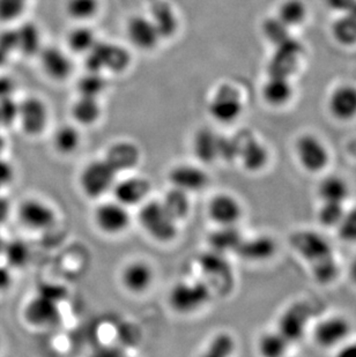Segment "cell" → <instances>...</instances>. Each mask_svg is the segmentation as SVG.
Wrapping results in <instances>:
<instances>
[{
	"instance_id": "f5cc1de1",
	"label": "cell",
	"mask_w": 356,
	"mask_h": 357,
	"mask_svg": "<svg viewBox=\"0 0 356 357\" xmlns=\"http://www.w3.org/2000/svg\"><path fill=\"white\" fill-rule=\"evenodd\" d=\"M124 351L117 347H102L96 349L91 357H123Z\"/></svg>"
},
{
	"instance_id": "f907efd6",
	"label": "cell",
	"mask_w": 356,
	"mask_h": 357,
	"mask_svg": "<svg viewBox=\"0 0 356 357\" xmlns=\"http://www.w3.org/2000/svg\"><path fill=\"white\" fill-rule=\"evenodd\" d=\"M13 178V165L5 161V160L0 159V190L10 184Z\"/></svg>"
},
{
	"instance_id": "91938a15",
	"label": "cell",
	"mask_w": 356,
	"mask_h": 357,
	"mask_svg": "<svg viewBox=\"0 0 356 357\" xmlns=\"http://www.w3.org/2000/svg\"><path fill=\"white\" fill-rule=\"evenodd\" d=\"M347 15H350L352 19L356 22V1L352 5L350 10L346 12Z\"/></svg>"
},
{
	"instance_id": "bcb514c9",
	"label": "cell",
	"mask_w": 356,
	"mask_h": 357,
	"mask_svg": "<svg viewBox=\"0 0 356 357\" xmlns=\"http://www.w3.org/2000/svg\"><path fill=\"white\" fill-rule=\"evenodd\" d=\"M29 0H0V21L13 22L27 10Z\"/></svg>"
},
{
	"instance_id": "d6986e66",
	"label": "cell",
	"mask_w": 356,
	"mask_h": 357,
	"mask_svg": "<svg viewBox=\"0 0 356 357\" xmlns=\"http://www.w3.org/2000/svg\"><path fill=\"white\" fill-rule=\"evenodd\" d=\"M17 215L21 223L31 230L49 229L56 221L54 209L38 199L24 200L19 207Z\"/></svg>"
},
{
	"instance_id": "ffe728a7",
	"label": "cell",
	"mask_w": 356,
	"mask_h": 357,
	"mask_svg": "<svg viewBox=\"0 0 356 357\" xmlns=\"http://www.w3.org/2000/svg\"><path fill=\"white\" fill-rule=\"evenodd\" d=\"M24 314L27 323L36 327L54 326L61 320L59 303L38 294L28 302Z\"/></svg>"
},
{
	"instance_id": "836d02e7",
	"label": "cell",
	"mask_w": 356,
	"mask_h": 357,
	"mask_svg": "<svg viewBox=\"0 0 356 357\" xmlns=\"http://www.w3.org/2000/svg\"><path fill=\"white\" fill-rule=\"evenodd\" d=\"M242 239V234L236 226H220L209 235V243L211 250L225 255L232 251L235 252Z\"/></svg>"
},
{
	"instance_id": "11a10c76",
	"label": "cell",
	"mask_w": 356,
	"mask_h": 357,
	"mask_svg": "<svg viewBox=\"0 0 356 357\" xmlns=\"http://www.w3.org/2000/svg\"><path fill=\"white\" fill-rule=\"evenodd\" d=\"M13 91V81L8 78H0V100L10 98Z\"/></svg>"
},
{
	"instance_id": "b9f144b4",
	"label": "cell",
	"mask_w": 356,
	"mask_h": 357,
	"mask_svg": "<svg viewBox=\"0 0 356 357\" xmlns=\"http://www.w3.org/2000/svg\"><path fill=\"white\" fill-rule=\"evenodd\" d=\"M306 17V8L301 0H287L280 7L279 19L288 27L302 24Z\"/></svg>"
},
{
	"instance_id": "7bdbcfd3",
	"label": "cell",
	"mask_w": 356,
	"mask_h": 357,
	"mask_svg": "<svg viewBox=\"0 0 356 357\" xmlns=\"http://www.w3.org/2000/svg\"><path fill=\"white\" fill-rule=\"evenodd\" d=\"M345 212H346V209L343 207V204L322 202V205L317 212V219H318L320 226L336 229L343 219Z\"/></svg>"
},
{
	"instance_id": "94428289",
	"label": "cell",
	"mask_w": 356,
	"mask_h": 357,
	"mask_svg": "<svg viewBox=\"0 0 356 357\" xmlns=\"http://www.w3.org/2000/svg\"><path fill=\"white\" fill-rule=\"evenodd\" d=\"M350 154L353 156L354 160L356 161V140L352 142V145L350 146Z\"/></svg>"
},
{
	"instance_id": "52a82bcc",
	"label": "cell",
	"mask_w": 356,
	"mask_h": 357,
	"mask_svg": "<svg viewBox=\"0 0 356 357\" xmlns=\"http://www.w3.org/2000/svg\"><path fill=\"white\" fill-rule=\"evenodd\" d=\"M211 288L202 281L176 283L169 294V304L178 314H192L209 303Z\"/></svg>"
},
{
	"instance_id": "e0dca14e",
	"label": "cell",
	"mask_w": 356,
	"mask_h": 357,
	"mask_svg": "<svg viewBox=\"0 0 356 357\" xmlns=\"http://www.w3.org/2000/svg\"><path fill=\"white\" fill-rule=\"evenodd\" d=\"M222 135L214 128L200 126L193 132L191 149L195 159L202 165H209L220 160Z\"/></svg>"
},
{
	"instance_id": "9c48e42d",
	"label": "cell",
	"mask_w": 356,
	"mask_h": 357,
	"mask_svg": "<svg viewBox=\"0 0 356 357\" xmlns=\"http://www.w3.org/2000/svg\"><path fill=\"white\" fill-rule=\"evenodd\" d=\"M352 324L340 314L324 318L316 324L313 331L315 344L324 349H336L350 339Z\"/></svg>"
},
{
	"instance_id": "4dcf8cb0",
	"label": "cell",
	"mask_w": 356,
	"mask_h": 357,
	"mask_svg": "<svg viewBox=\"0 0 356 357\" xmlns=\"http://www.w3.org/2000/svg\"><path fill=\"white\" fill-rule=\"evenodd\" d=\"M17 51L26 57H37L43 45L42 33L34 22H24L15 29Z\"/></svg>"
},
{
	"instance_id": "6da1fadb",
	"label": "cell",
	"mask_w": 356,
	"mask_h": 357,
	"mask_svg": "<svg viewBox=\"0 0 356 357\" xmlns=\"http://www.w3.org/2000/svg\"><path fill=\"white\" fill-rule=\"evenodd\" d=\"M84 70L107 77H121L133 65V51L126 43L98 40L94 49L84 57Z\"/></svg>"
},
{
	"instance_id": "6f0895ef",
	"label": "cell",
	"mask_w": 356,
	"mask_h": 357,
	"mask_svg": "<svg viewBox=\"0 0 356 357\" xmlns=\"http://www.w3.org/2000/svg\"><path fill=\"white\" fill-rule=\"evenodd\" d=\"M10 205L8 200L3 197H0V225H3L10 215Z\"/></svg>"
},
{
	"instance_id": "74e56055",
	"label": "cell",
	"mask_w": 356,
	"mask_h": 357,
	"mask_svg": "<svg viewBox=\"0 0 356 357\" xmlns=\"http://www.w3.org/2000/svg\"><path fill=\"white\" fill-rule=\"evenodd\" d=\"M292 86L288 79L283 77H271L262 88V95L266 101L272 105H283L292 96Z\"/></svg>"
},
{
	"instance_id": "83f0119b",
	"label": "cell",
	"mask_w": 356,
	"mask_h": 357,
	"mask_svg": "<svg viewBox=\"0 0 356 357\" xmlns=\"http://www.w3.org/2000/svg\"><path fill=\"white\" fill-rule=\"evenodd\" d=\"M154 273L151 267L144 261H132L121 273V282L125 288L133 294H142L151 286Z\"/></svg>"
},
{
	"instance_id": "3957f363",
	"label": "cell",
	"mask_w": 356,
	"mask_h": 357,
	"mask_svg": "<svg viewBox=\"0 0 356 357\" xmlns=\"http://www.w3.org/2000/svg\"><path fill=\"white\" fill-rule=\"evenodd\" d=\"M125 40L132 51L151 54L158 51L163 40L147 13L131 14L125 20Z\"/></svg>"
},
{
	"instance_id": "5bb4252c",
	"label": "cell",
	"mask_w": 356,
	"mask_h": 357,
	"mask_svg": "<svg viewBox=\"0 0 356 357\" xmlns=\"http://www.w3.org/2000/svg\"><path fill=\"white\" fill-rule=\"evenodd\" d=\"M68 116L70 121L82 130L94 128L105 117L103 100L75 95L68 107Z\"/></svg>"
},
{
	"instance_id": "1f68e13d",
	"label": "cell",
	"mask_w": 356,
	"mask_h": 357,
	"mask_svg": "<svg viewBox=\"0 0 356 357\" xmlns=\"http://www.w3.org/2000/svg\"><path fill=\"white\" fill-rule=\"evenodd\" d=\"M199 265L206 277L214 280L215 283L223 281L225 284H229L232 281V268L222 253L215 252L213 250L202 253L199 258Z\"/></svg>"
},
{
	"instance_id": "484cf974",
	"label": "cell",
	"mask_w": 356,
	"mask_h": 357,
	"mask_svg": "<svg viewBox=\"0 0 356 357\" xmlns=\"http://www.w3.org/2000/svg\"><path fill=\"white\" fill-rule=\"evenodd\" d=\"M301 52V45L295 40L289 38L287 42L278 47L276 56L269 64L271 77H283L288 78V75L295 71L297 68V58Z\"/></svg>"
},
{
	"instance_id": "ba28073f",
	"label": "cell",
	"mask_w": 356,
	"mask_h": 357,
	"mask_svg": "<svg viewBox=\"0 0 356 357\" xmlns=\"http://www.w3.org/2000/svg\"><path fill=\"white\" fill-rule=\"evenodd\" d=\"M117 174L105 159L93 160L84 165L79 183L81 190L89 198H100L114 188Z\"/></svg>"
},
{
	"instance_id": "603a6c76",
	"label": "cell",
	"mask_w": 356,
	"mask_h": 357,
	"mask_svg": "<svg viewBox=\"0 0 356 357\" xmlns=\"http://www.w3.org/2000/svg\"><path fill=\"white\" fill-rule=\"evenodd\" d=\"M151 184L147 179L140 176H130L114 183V191L116 202H121L125 207L138 205L147 197Z\"/></svg>"
},
{
	"instance_id": "7dc6e473",
	"label": "cell",
	"mask_w": 356,
	"mask_h": 357,
	"mask_svg": "<svg viewBox=\"0 0 356 357\" xmlns=\"http://www.w3.org/2000/svg\"><path fill=\"white\" fill-rule=\"evenodd\" d=\"M336 230L343 242L356 244V207L345 212Z\"/></svg>"
},
{
	"instance_id": "8d00e7d4",
	"label": "cell",
	"mask_w": 356,
	"mask_h": 357,
	"mask_svg": "<svg viewBox=\"0 0 356 357\" xmlns=\"http://www.w3.org/2000/svg\"><path fill=\"white\" fill-rule=\"evenodd\" d=\"M289 342L279 331L262 334L258 341L259 355L262 357H285L288 353Z\"/></svg>"
},
{
	"instance_id": "2e32d148",
	"label": "cell",
	"mask_w": 356,
	"mask_h": 357,
	"mask_svg": "<svg viewBox=\"0 0 356 357\" xmlns=\"http://www.w3.org/2000/svg\"><path fill=\"white\" fill-rule=\"evenodd\" d=\"M169 181L172 188L184 192H199L209 185L207 172L198 165L178 163L169 172Z\"/></svg>"
},
{
	"instance_id": "d4e9b609",
	"label": "cell",
	"mask_w": 356,
	"mask_h": 357,
	"mask_svg": "<svg viewBox=\"0 0 356 357\" xmlns=\"http://www.w3.org/2000/svg\"><path fill=\"white\" fill-rule=\"evenodd\" d=\"M51 142L59 155H73L82 144V128L73 124L71 121L59 124L52 132Z\"/></svg>"
},
{
	"instance_id": "d6a6232c",
	"label": "cell",
	"mask_w": 356,
	"mask_h": 357,
	"mask_svg": "<svg viewBox=\"0 0 356 357\" xmlns=\"http://www.w3.org/2000/svg\"><path fill=\"white\" fill-rule=\"evenodd\" d=\"M75 95L103 100L109 89V77L98 72L86 71L74 79Z\"/></svg>"
},
{
	"instance_id": "f546056e",
	"label": "cell",
	"mask_w": 356,
	"mask_h": 357,
	"mask_svg": "<svg viewBox=\"0 0 356 357\" xmlns=\"http://www.w3.org/2000/svg\"><path fill=\"white\" fill-rule=\"evenodd\" d=\"M329 110L336 119L348 121L356 116V88L341 86L329 98Z\"/></svg>"
},
{
	"instance_id": "d590c367",
	"label": "cell",
	"mask_w": 356,
	"mask_h": 357,
	"mask_svg": "<svg viewBox=\"0 0 356 357\" xmlns=\"http://www.w3.org/2000/svg\"><path fill=\"white\" fill-rule=\"evenodd\" d=\"M165 211L176 222L184 220L190 213V199L188 193L181 191V190L172 188L165 193L163 200L161 202Z\"/></svg>"
},
{
	"instance_id": "7c38bea8",
	"label": "cell",
	"mask_w": 356,
	"mask_h": 357,
	"mask_svg": "<svg viewBox=\"0 0 356 357\" xmlns=\"http://www.w3.org/2000/svg\"><path fill=\"white\" fill-rule=\"evenodd\" d=\"M103 159L116 174L131 172L142 161V151L135 142L119 139L107 146Z\"/></svg>"
},
{
	"instance_id": "e575fe53",
	"label": "cell",
	"mask_w": 356,
	"mask_h": 357,
	"mask_svg": "<svg viewBox=\"0 0 356 357\" xmlns=\"http://www.w3.org/2000/svg\"><path fill=\"white\" fill-rule=\"evenodd\" d=\"M318 197L322 202L345 204L350 197V186L339 176H327L318 185Z\"/></svg>"
},
{
	"instance_id": "f35d334b",
	"label": "cell",
	"mask_w": 356,
	"mask_h": 357,
	"mask_svg": "<svg viewBox=\"0 0 356 357\" xmlns=\"http://www.w3.org/2000/svg\"><path fill=\"white\" fill-rule=\"evenodd\" d=\"M3 255L10 267L22 268L29 263L31 259V248L22 239H12L6 242Z\"/></svg>"
},
{
	"instance_id": "cb8c5ba5",
	"label": "cell",
	"mask_w": 356,
	"mask_h": 357,
	"mask_svg": "<svg viewBox=\"0 0 356 357\" xmlns=\"http://www.w3.org/2000/svg\"><path fill=\"white\" fill-rule=\"evenodd\" d=\"M235 252L246 261L264 263L276 255V241L267 235L243 238Z\"/></svg>"
},
{
	"instance_id": "6125c7cd",
	"label": "cell",
	"mask_w": 356,
	"mask_h": 357,
	"mask_svg": "<svg viewBox=\"0 0 356 357\" xmlns=\"http://www.w3.org/2000/svg\"><path fill=\"white\" fill-rule=\"evenodd\" d=\"M5 244H6V241L3 239V237L1 236V234H0V256L3 255V248H5Z\"/></svg>"
},
{
	"instance_id": "7a4b0ae2",
	"label": "cell",
	"mask_w": 356,
	"mask_h": 357,
	"mask_svg": "<svg viewBox=\"0 0 356 357\" xmlns=\"http://www.w3.org/2000/svg\"><path fill=\"white\" fill-rule=\"evenodd\" d=\"M243 109L242 93L230 82L218 84L207 100V112L218 124L235 123L242 116Z\"/></svg>"
},
{
	"instance_id": "c3c4849f",
	"label": "cell",
	"mask_w": 356,
	"mask_h": 357,
	"mask_svg": "<svg viewBox=\"0 0 356 357\" xmlns=\"http://www.w3.org/2000/svg\"><path fill=\"white\" fill-rule=\"evenodd\" d=\"M14 51H17L15 29H7L0 33V66L6 63Z\"/></svg>"
},
{
	"instance_id": "ac0fdd59",
	"label": "cell",
	"mask_w": 356,
	"mask_h": 357,
	"mask_svg": "<svg viewBox=\"0 0 356 357\" xmlns=\"http://www.w3.org/2000/svg\"><path fill=\"white\" fill-rule=\"evenodd\" d=\"M95 222L103 233L109 235L123 233L130 225L128 207L118 202L102 204L95 212Z\"/></svg>"
},
{
	"instance_id": "5b68a950",
	"label": "cell",
	"mask_w": 356,
	"mask_h": 357,
	"mask_svg": "<svg viewBox=\"0 0 356 357\" xmlns=\"http://www.w3.org/2000/svg\"><path fill=\"white\" fill-rule=\"evenodd\" d=\"M139 222L144 231L158 242H172L177 236V222L169 215L161 202H146L139 213Z\"/></svg>"
},
{
	"instance_id": "ab89813d",
	"label": "cell",
	"mask_w": 356,
	"mask_h": 357,
	"mask_svg": "<svg viewBox=\"0 0 356 357\" xmlns=\"http://www.w3.org/2000/svg\"><path fill=\"white\" fill-rule=\"evenodd\" d=\"M235 349V339L232 334L221 332L213 337L205 351L199 357H232Z\"/></svg>"
},
{
	"instance_id": "db71d44e",
	"label": "cell",
	"mask_w": 356,
	"mask_h": 357,
	"mask_svg": "<svg viewBox=\"0 0 356 357\" xmlns=\"http://www.w3.org/2000/svg\"><path fill=\"white\" fill-rule=\"evenodd\" d=\"M334 357H356V342H345L343 346L336 348Z\"/></svg>"
},
{
	"instance_id": "681fc988",
	"label": "cell",
	"mask_w": 356,
	"mask_h": 357,
	"mask_svg": "<svg viewBox=\"0 0 356 357\" xmlns=\"http://www.w3.org/2000/svg\"><path fill=\"white\" fill-rule=\"evenodd\" d=\"M37 294L40 296L47 297L49 300L54 301L57 303H61V301L65 300L68 296V290L61 284L44 283V284H40L38 287Z\"/></svg>"
},
{
	"instance_id": "60d3db41",
	"label": "cell",
	"mask_w": 356,
	"mask_h": 357,
	"mask_svg": "<svg viewBox=\"0 0 356 357\" xmlns=\"http://www.w3.org/2000/svg\"><path fill=\"white\" fill-rule=\"evenodd\" d=\"M313 279L320 284H329L339 275V264L336 263L334 255L325 259L310 265Z\"/></svg>"
},
{
	"instance_id": "4fadbf2b",
	"label": "cell",
	"mask_w": 356,
	"mask_h": 357,
	"mask_svg": "<svg viewBox=\"0 0 356 357\" xmlns=\"http://www.w3.org/2000/svg\"><path fill=\"white\" fill-rule=\"evenodd\" d=\"M147 14L161 35L163 43L177 38L181 31V17L174 3L168 0H158L151 5Z\"/></svg>"
},
{
	"instance_id": "8992f818",
	"label": "cell",
	"mask_w": 356,
	"mask_h": 357,
	"mask_svg": "<svg viewBox=\"0 0 356 357\" xmlns=\"http://www.w3.org/2000/svg\"><path fill=\"white\" fill-rule=\"evenodd\" d=\"M17 121L24 133L40 137L50 125V107L44 98L31 95L17 103Z\"/></svg>"
},
{
	"instance_id": "44dd1931",
	"label": "cell",
	"mask_w": 356,
	"mask_h": 357,
	"mask_svg": "<svg viewBox=\"0 0 356 357\" xmlns=\"http://www.w3.org/2000/svg\"><path fill=\"white\" fill-rule=\"evenodd\" d=\"M98 31L93 24H73L65 34V49L74 57L84 58L98 43Z\"/></svg>"
},
{
	"instance_id": "ee69618b",
	"label": "cell",
	"mask_w": 356,
	"mask_h": 357,
	"mask_svg": "<svg viewBox=\"0 0 356 357\" xmlns=\"http://www.w3.org/2000/svg\"><path fill=\"white\" fill-rule=\"evenodd\" d=\"M333 35L338 42L345 45L356 43V22L345 14L333 24Z\"/></svg>"
},
{
	"instance_id": "be15d7a7",
	"label": "cell",
	"mask_w": 356,
	"mask_h": 357,
	"mask_svg": "<svg viewBox=\"0 0 356 357\" xmlns=\"http://www.w3.org/2000/svg\"><path fill=\"white\" fill-rule=\"evenodd\" d=\"M3 149H5V140H3V137L0 135V153L3 152Z\"/></svg>"
},
{
	"instance_id": "4316f807",
	"label": "cell",
	"mask_w": 356,
	"mask_h": 357,
	"mask_svg": "<svg viewBox=\"0 0 356 357\" xmlns=\"http://www.w3.org/2000/svg\"><path fill=\"white\" fill-rule=\"evenodd\" d=\"M309 312L306 305L295 304L285 311L279 321L278 331L289 341L299 340L306 330Z\"/></svg>"
},
{
	"instance_id": "9a60e30c",
	"label": "cell",
	"mask_w": 356,
	"mask_h": 357,
	"mask_svg": "<svg viewBox=\"0 0 356 357\" xmlns=\"http://www.w3.org/2000/svg\"><path fill=\"white\" fill-rule=\"evenodd\" d=\"M296 155L306 172H320L329 165V151L320 139L313 135H303L297 140Z\"/></svg>"
},
{
	"instance_id": "30bf717a",
	"label": "cell",
	"mask_w": 356,
	"mask_h": 357,
	"mask_svg": "<svg viewBox=\"0 0 356 357\" xmlns=\"http://www.w3.org/2000/svg\"><path fill=\"white\" fill-rule=\"evenodd\" d=\"M290 245L310 265L333 256L329 241L315 230H297L290 236Z\"/></svg>"
},
{
	"instance_id": "e7e4bbea",
	"label": "cell",
	"mask_w": 356,
	"mask_h": 357,
	"mask_svg": "<svg viewBox=\"0 0 356 357\" xmlns=\"http://www.w3.org/2000/svg\"><path fill=\"white\" fill-rule=\"evenodd\" d=\"M123 357H131V356H128V355L124 354V356H123Z\"/></svg>"
},
{
	"instance_id": "9f6ffc18",
	"label": "cell",
	"mask_w": 356,
	"mask_h": 357,
	"mask_svg": "<svg viewBox=\"0 0 356 357\" xmlns=\"http://www.w3.org/2000/svg\"><path fill=\"white\" fill-rule=\"evenodd\" d=\"M12 284V274L10 268L0 266V291L8 289Z\"/></svg>"
},
{
	"instance_id": "680465c9",
	"label": "cell",
	"mask_w": 356,
	"mask_h": 357,
	"mask_svg": "<svg viewBox=\"0 0 356 357\" xmlns=\"http://www.w3.org/2000/svg\"><path fill=\"white\" fill-rule=\"evenodd\" d=\"M348 277H350V281L353 282L354 286H356V259H354L350 265Z\"/></svg>"
},
{
	"instance_id": "816d5d0a",
	"label": "cell",
	"mask_w": 356,
	"mask_h": 357,
	"mask_svg": "<svg viewBox=\"0 0 356 357\" xmlns=\"http://www.w3.org/2000/svg\"><path fill=\"white\" fill-rule=\"evenodd\" d=\"M324 1H325L326 5L329 8L346 13L347 10H350L356 0H324Z\"/></svg>"
},
{
	"instance_id": "f6af8a7d",
	"label": "cell",
	"mask_w": 356,
	"mask_h": 357,
	"mask_svg": "<svg viewBox=\"0 0 356 357\" xmlns=\"http://www.w3.org/2000/svg\"><path fill=\"white\" fill-rule=\"evenodd\" d=\"M262 31L266 38L279 47L289 40L288 26H285L279 17H271L262 24Z\"/></svg>"
},
{
	"instance_id": "f1b7e54d",
	"label": "cell",
	"mask_w": 356,
	"mask_h": 357,
	"mask_svg": "<svg viewBox=\"0 0 356 357\" xmlns=\"http://www.w3.org/2000/svg\"><path fill=\"white\" fill-rule=\"evenodd\" d=\"M103 10L102 0H65L66 17L73 24H93Z\"/></svg>"
},
{
	"instance_id": "277c9868",
	"label": "cell",
	"mask_w": 356,
	"mask_h": 357,
	"mask_svg": "<svg viewBox=\"0 0 356 357\" xmlns=\"http://www.w3.org/2000/svg\"><path fill=\"white\" fill-rule=\"evenodd\" d=\"M37 58L40 71L51 82L65 84L75 78V57L65 49L64 45H44Z\"/></svg>"
},
{
	"instance_id": "8fae6325",
	"label": "cell",
	"mask_w": 356,
	"mask_h": 357,
	"mask_svg": "<svg viewBox=\"0 0 356 357\" xmlns=\"http://www.w3.org/2000/svg\"><path fill=\"white\" fill-rule=\"evenodd\" d=\"M234 138L237 145V159L241 160L248 172H258L265 168L269 162V152L251 132L241 131Z\"/></svg>"
},
{
	"instance_id": "7402d4cb",
	"label": "cell",
	"mask_w": 356,
	"mask_h": 357,
	"mask_svg": "<svg viewBox=\"0 0 356 357\" xmlns=\"http://www.w3.org/2000/svg\"><path fill=\"white\" fill-rule=\"evenodd\" d=\"M242 214L241 202L229 193L216 195L209 202V218L218 226H236Z\"/></svg>"
}]
</instances>
